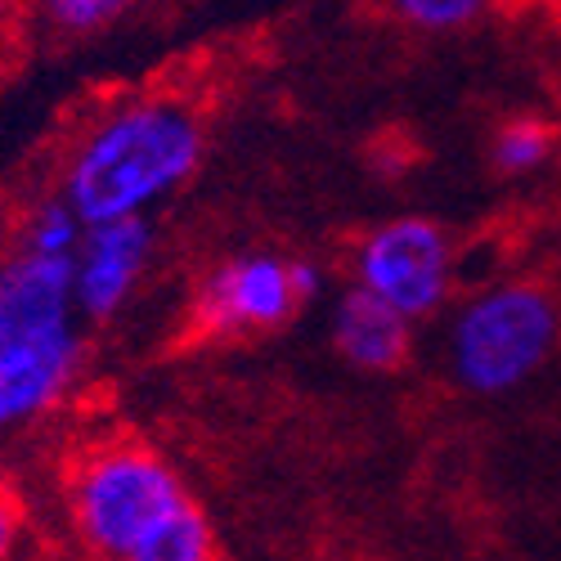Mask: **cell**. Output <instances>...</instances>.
<instances>
[{
    "label": "cell",
    "instance_id": "cell-6",
    "mask_svg": "<svg viewBox=\"0 0 561 561\" xmlns=\"http://www.w3.org/2000/svg\"><path fill=\"white\" fill-rule=\"evenodd\" d=\"M319 293V270L278 252H239L198 288V323L216 337L274 333Z\"/></svg>",
    "mask_w": 561,
    "mask_h": 561
},
{
    "label": "cell",
    "instance_id": "cell-5",
    "mask_svg": "<svg viewBox=\"0 0 561 561\" xmlns=\"http://www.w3.org/2000/svg\"><path fill=\"white\" fill-rule=\"evenodd\" d=\"M351 278L355 288L382 297L404 319L423 323L445 314L458 288V248L449 229L432 216H391L359 233L351 252Z\"/></svg>",
    "mask_w": 561,
    "mask_h": 561
},
{
    "label": "cell",
    "instance_id": "cell-12",
    "mask_svg": "<svg viewBox=\"0 0 561 561\" xmlns=\"http://www.w3.org/2000/svg\"><path fill=\"white\" fill-rule=\"evenodd\" d=\"M19 530H23V507H19V499H14V494L0 490V561H5V557L14 552Z\"/></svg>",
    "mask_w": 561,
    "mask_h": 561
},
{
    "label": "cell",
    "instance_id": "cell-10",
    "mask_svg": "<svg viewBox=\"0 0 561 561\" xmlns=\"http://www.w3.org/2000/svg\"><path fill=\"white\" fill-rule=\"evenodd\" d=\"M387 10L413 27V32H427V36H445V32H462L472 27L490 0H387Z\"/></svg>",
    "mask_w": 561,
    "mask_h": 561
},
{
    "label": "cell",
    "instance_id": "cell-1",
    "mask_svg": "<svg viewBox=\"0 0 561 561\" xmlns=\"http://www.w3.org/2000/svg\"><path fill=\"white\" fill-rule=\"evenodd\" d=\"M77 539L113 561H207L216 530L175 477V467L135 445L113 440L90 449L68 485Z\"/></svg>",
    "mask_w": 561,
    "mask_h": 561
},
{
    "label": "cell",
    "instance_id": "cell-2",
    "mask_svg": "<svg viewBox=\"0 0 561 561\" xmlns=\"http://www.w3.org/2000/svg\"><path fill=\"white\" fill-rule=\"evenodd\" d=\"M207 135L190 104L130 100L95 122L64 175V203L81 225L149 216L162 198L194 180Z\"/></svg>",
    "mask_w": 561,
    "mask_h": 561
},
{
    "label": "cell",
    "instance_id": "cell-7",
    "mask_svg": "<svg viewBox=\"0 0 561 561\" xmlns=\"http://www.w3.org/2000/svg\"><path fill=\"white\" fill-rule=\"evenodd\" d=\"M153 256V225L149 216H122L81 225V239L72 252V297L81 319H113L130 301L139 274Z\"/></svg>",
    "mask_w": 561,
    "mask_h": 561
},
{
    "label": "cell",
    "instance_id": "cell-9",
    "mask_svg": "<svg viewBox=\"0 0 561 561\" xmlns=\"http://www.w3.org/2000/svg\"><path fill=\"white\" fill-rule=\"evenodd\" d=\"M561 153V130L539 113H512L490 135V167L503 180H526L552 167Z\"/></svg>",
    "mask_w": 561,
    "mask_h": 561
},
{
    "label": "cell",
    "instance_id": "cell-11",
    "mask_svg": "<svg viewBox=\"0 0 561 561\" xmlns=\"http://www.w3.org/2000/svg\"><path fill=\"white\" fill-rule=\"evenodd\" d=\"M41 5L64 32H100V27L117 23L135 0H41Z\"/></svg>",
    "mask_w": 561,
    "mask_h": 561
},
{
    "label": "cell",
    "instance_id": "cell-8",
    "mask_svg": "<svg viewBox=\"0 0 561 561\" xmlns=\"http://www.w3.org/2000/svg\"><path fill=\"white\" fill-rule=\"evenodd\" d=\"M333 346L359 373H396L413 355V319L351 284L333 306Z\"/></svg>",
    "mask_w": 561,
    "mask_h": 561
},
{
    "label": "cell",
    "instance_id": "cell-3",
    "mask_svg": "<svg viewBox=\"0 0 561 561\" xmlns=\"http://www.w3.org/2000/svg\"><path fill=\"white\" fill-rule=\"evenodd\" d=\"M81 368L72 256L19 243L0 261V436L50 413Z\"/></svg>",
    "mask_w": 561,
    "mask_h": 561
},
{
    "label": "cell",
    "instance_id": "cell-4",
    "mask_svg": "<svg viewBox=\"0 0 561 561\" xmlns=\"http://www.w3.org/2000/svg\"><path fill=\"white\" fill-rule=\"evenodd\" d=\"M561 351V288L507 274L462 297L445 319V373L462 396L499 400L535 382Z\"/></svg>",
    "mask_w": 561,
    "mask_h": 561
}]
</instances>
